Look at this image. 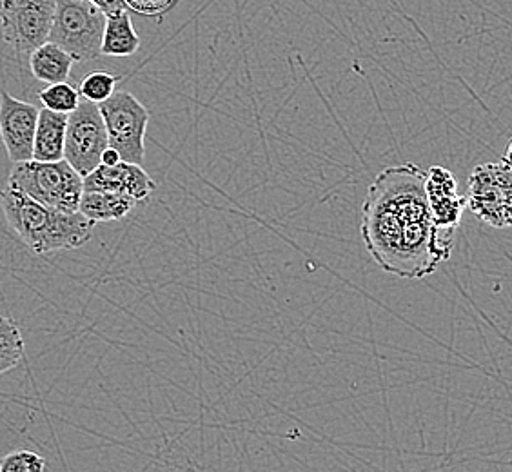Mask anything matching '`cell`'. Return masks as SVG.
<instances>
[{
  "label": "cell",
  "mask_w": 512,
  "mask_h": 472,
  "mask_svg": "<svg viewBox=\"0 0 512 472\" xmlns=\"http://www.w3.org/2000/svg\"><path fill=\"white\" fill-rule=\"evenodd\" d=\"M106 15L89 0H57L48 40L68 51L75 62L100 57Z\"/></svg>",
  "instance_id": "cell-4"
},
{
  "label": "cell",
  "mask_w": 512,
  "mask_h": 472,
  "mask_svg": "<svg viewBox=\"0 0 512 472\" xmlns=\"http://www.w3.org/2000/svg\"><path fill=\"white\" fill-rule=\"evenodd\" d=\"M39 99L44 104V108L55 111V113L69 115L79 106L80 93L79 89L73 88L68 82H59V84H50L48 88L42 89Z\"/></svg>",
  "instance_id": "cell-18"
},
{
  "label": "cell",
  "mask_w": 512,
  "mask_h": 472,
  "mask_svg": "<svg viewBox=\"0 0 512 472\" xmlns=\"http://www.w3.org/2000/svg\"><path fill=\"white\" fill-rule=\"evenodd\" d=\"M425 171L413 162L375 178L362 209V238L376 264L400 278H425L451 256L454 233L434 226Z\"/></svg>",
  "instance_id": "cell-1"
},
{
  "label": "cell",
  "mask_w": 512,
  "mask_h": 472,
  "mask_svg": "<svg viewBox=\"0 0 512 472\" xmlns=\"http://www.w3.org/2000/svg\"><path fill=\"white\" fill-rule=\"evenodd\" d=\"M100 115L108 133V148L115 149L120 160L142 166L146 158V131L149 111L129 91H115L100 102Z\"/></svg>",
  "instance_id": "cell-6"
},
{
  "label": "cell",
  "mask_w": 512,
  "mask_h": 472,
  "mask_svg": "<svg viewBox=\"0 0 512 472\" xmlns=\"http://www.w3.org/2000/svg\"><path fill=\"white\" fill-rule=\"evenodd\" d=\"M140 50V37L133 28V20L128 10L115 11L106 15V26L102 33L100 55L128 59Z\"/></svg>",
  "instance_id": "cell-12"
},
{
  "label": "cell",
  "mask_w": 512,
  "mask_h": 472,
  "mask_svg": "<svg viewBox=\"0 0 512 472\" xmlns=\"http://www.w3.org/2000/svg\"><path fill=\"white\" fill-rule=\"evenodd\" d=\"M137 200L108 191H82L79 213L91 222H113L128 217L137 206Z\"/></svg>",
  "instance_id": "cell-13"
},
{
  "label": "cell",
  "mask_w": 512,
  "mask_h": 472,
  "mask_svg": "<svg viewBox=\"0 0 512 472\" xmlns=\"http://www.w3.org/2000/svg\"><path fill=\"white\" fill-rule=\"evenodd\" d=\"M8 186L60 213H77L84 178L62 158L57 162L28 160L13 164Z\"/></svg>",
  "instance_id": "cell-3"
},
{
  "label": "cell",
  "mask_w": 512,
  "mask_h": 472,
  "mask_svg": "<svg viewBox=\"0 0 512 472\" xmlns=\"http://www.w3.org/2000/svg\"><path fill=\"white\" fill-rule=\"evenodd\" d=\"M157 189L153 178L149 177L142 166L120 160L115 166L100 164L84 177V191H108L126 195L137 202L149 198Z\"/></svg>",
  "instance_id": "cell-10"
},
{
  "label": "cell",
  "mask_w": 512,
  "mask_h": 472,
  "mask_svg": "<svg viewBox=\"0 0 512 472\" xmlns=\"http://www.w3.org/2000/svg\"><path fill=\"white\" fill-rule=\"evenodd\" d=\"M46 471V460L40 454L19 449L13 453L6 454L0 460V472H44Z\"/></svg>",
  "instance_id": "cell-20"
},
{
  "label": "cell",
  "mask_w": 512,
  "mask_h": 472,
  "mask_svg": "<svg viewBox=\"0 0 512 472\" xmlns=\"http://www.w3.org/2000/svg\"><path fill=\"white\" fill-rule=\"evenodd\" d=\"M37 118V106L15 99L8 91H0V138L13 164L28 162L33 158Z\"/></svg>",
  "instance_id": "cell-9"
},
{
  "label": "cell",
  "mask_w": 512,
  "mask_h": 472,
  "mask_svg": "<svg viewBox=\"0 0 512 472\" xmlns=\"http://www.w3.org/2000/svg\"><path fill=\"white\" fill-rule=\"evenodd\" d=\"M73 64H75V60L68 51L62 50L60 46L53 44L50 40L40 44L37 50L30 53L31 75L46 84L66 82L71 75Z\"/></svg>",
  "instance_id": "cell-14"
},
{
  "label": "cell",
  "mask_w": 512,
  "mask_h": 472,
  "mask_svg": "<svg viewBox=\"0 0 512 472\" xmlns=\"http://www.w3.org/2000/svg\"><path fill=\"white\" fill-rule=\"evenodd\" d=\"M0 207L11 231L35 255H50L62 249L88 244L95 222L77 213H60L6 186L0 191Z\"/></svg>",
  "instance_id": "cell-2"
},
{
  "label": "cell",
  "mask_w": 512,
  "mask_h": 472,
  "mask_svg": "<svg viewBox=\"0 0 512 472\" xmlns=\"http://www.w3.org/2000/svg\"><path fill=\"white\" fill-rule=\"evenodd\" d=\"M424 187L429 202L458 195V184L453 173L440 166H433L425 171Z\"/></svg>",
  "instance_id": "cell-19"
},
{
  "label": "cell",
  "mask_w": 512,
  "mask_h": 472,
  "mask_svg": "<svg viewBox=\"0 0 512 472\" xmlns=\"http://www.w3.org/2000/svg\"><path fill=\"white\" fill-rule=\"evenodd\" d=\"M91 4H95L100 11H104V15H111L115 11L128 10L124 0H89Z\"/></svg>",
  "instance_id": "cell-22"
},
{
  "label": "cell",
  "mask_w": 512,
  "mask_h": 472,
  "mask_svg": "<svg viewBox=\"0 0 512 472\" xmlns=\"http://www.w3.org/2000/svg\"><path fill=\"white\" fill-rule=\"evenodd\" d=\"M429 209L434 226L445 233H454L462 222L463 211L467 209V198L460 195L438 198L434 202H429Z\"/></svg>",
  "instance_id": "cell-16"
},
{
  "label": "cell",
  "mask_w": 512,
  "mask_h": 472,
  "mask_svg": "<svg viewBox=\"0 0 512 472\" xmlns=\"http://www.w3.org/2000/svg\"><path fill=\"white\" fill-rule=\"evenodd\" d=\"M119 80L120 77L109 73V71H104V69L91 71L80 82V97L88 100V102H93V104H100V102L108 100L117 91L115 88H117Z\"/></svg>",
  "instance_id": "cell-17"
},
{
  "label": "cell",
  "mask_w": 512,
  "mask_h": 472,
  "mask_svg": "<svg viewBox=\"0 0 512 472\" xmlns=\"http://www.w3.org/2000/svg\"><path fill=\"white\" fill-rule=\"evenodd\" d=\"M511 144L498 162H487L473 169L467 184V207L489 226H511L512 169Z\"/></svg>",
  "instance_id": "cell-5"
},
{
  "label": "cell",
  "mask_w": 512,
  "mask_h": 472,
  "mask_svg": "<svg viewBox=\"0 0 512 472\" xmlns=\"http://www.w3.org/2000/svg\"><path fill=\"white\" fill-rule=\"evenodd\" d=\"M68 115L50 109H39L37 129L33 138V158L37 162H57L64 158Z\"/></svg>",
  "instance_id": "cell-11"
},
{
  "label": "cell",
  "mask_w": 512,
  "mask_h": 472,
  "mask_svg": "<svg viewBox=\"0 0 512 472\" xmlns=\"http://www.w3.org/2000/svg\"><path fill=\"white\" fill-rule=\"evenodd\" d=\"M182 0H124L128 11H135L142 17L164 19L169 11L175 10Z\"/></svg>",
  "instance_id": "cell-21"
},
{
  "label": "cell",
  "mask_w": 512,
  "mask_h": 472,
  "mask_svg": "<svg viewBox=\"0 0 512 472\" xmlns=\"http://www.w3.org/2000/svg\"><path fill=\"white\" fill-rule=\"evenodd\" d=\"M119 162V153L111 148L106 149V151L102 153V158H100V164H104V166H115V164H119Z\"/></svg>",
  "instance_id": "cell-23"
},
{
  "label": "cell",
  "mask_w": 512,
  "mask_h": 472,
  "mask_svg": "<svg viewBox=\"0 0 512 472\" xmlns=\"http://www.w3.org/2000/svg\"><path fill=\"white\" fill-rule=\"evenodd\" d=\"M26 342L19 325L10 318L0 316V374L8 373L24 358Z\"/></svg>",
  "instance_id": "cell-15"
},
{
  "label": "cell",
  "mask_w": 512,
  "mask_h": 472,
  "mask_svg": "<svg viewBox=\"0 0 512 472\" xmlns=\"http://www.w3.org/2000/svg\"><path fill=\"white\" fill-rule=\"evenodd\" d=\"M106 149L108 133L99 104L80 100L77 109L68 115L64 160L84 178L100 166V158Z\"/></svg>",
  "instance_id": "cell-8"
},
{
  "label": "cell",
  "mask_w": 512,
  "mask_h": 472,
  "mask_svg": "<svg viewBox=\"0 0 512 472\" xmlns=\"http://www.w3.org/2000/svg\"><path fill=\"white\" fill-rule=\"evenodd\" d=\"M57 0H0V33L17 55L48 42Z\"/></svg>",
  "instance_id": "cell-7"
}]
</instances>
